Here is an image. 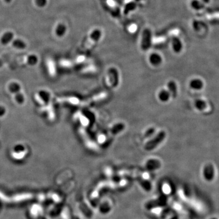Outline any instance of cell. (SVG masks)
I'll use <instances>...</instances> for the list:
<instances>
[{
	"mask_svg": "<svg viewBox=\"0 0 219 219\" xmlns=\"http://www.w3.org/2000/svg\"><path fill=\"white\" fill-rule=\"evenodd\" d=\"M166 136V134L164 131H160L155 138H153L152 140H150L145 144V148L148 150L155 149L159 144H160L164 139Z\"/></svg>",
	"mask_w": 219,
	"mask_h": 219,
	"instance_id": "1",
	"label": "cell"
},
{
	"mask_svg": "<svg viewBox=\"0 0 219 219\" xmlns=\"http://www.w3.org/2000/svg\"><path fill=\"white\" fill-rule=\"evenodd\" d=\"M203 175L206 181L210 183L213 181L215 178V169L214 166L211 163L206 164L203 168Z\"/></svg>",
	"mask_w": 219,
	"mask_h": 219,
	"instance_id": "2",
	"label": "cell"
},
{
	"mask_svg": "<svg viewBox=\"0 0 219 219\" xmlns=\"http://www.w3.org/2000/svg\"><path fill=\"white\" fill-rule=\"evenodd\" d=\"M152 43V34L149 29H145L142 34L141 46L142 50L147 51L150 47Z\"/></svg>",
	"mask_w": 219,
	"mask_h": 219,
	"instance_id": "3",
	"label": "cell"
},
{
	"mask_svg": "<svg viewBox=\"0 0 219 219\" xmlns=\"http://www.w3.org/2000/svg\"><path fill=\"white\" fill-rule=\"evenodd\" d=\"M102 36V32L99 29L94 30L90 34L89 38V42L88 44V47H91L96 43H97L100 39Z\"/></svg>",
	"mask_w": 219,
	"mask_h": 219,
	"instance_id": "4",
	"label": "cell"
},
{
	"mask_svg": "<svg viewBox=\"0 0 219 219\" xmlns=\"http://www.w3.org/2000/svg\"><path fill=\"white\" fill-rule=\"evenodd\" d=\"M108 76L110 77V81L111 82V85L113 87H116L119 82V75L118 71L113 68L108 71Z\"/></svg>",
	"mask_w": 219,
	"mask_h": 219,
	"instance_id": "5",
	"label": "cell"
},
{
	"mask_svg": "<svg viewBox=\"0 0 219 219\" xmlns=\"http://www.w3.org/2000/svg\"><path fill=\"white\" fill-rule=\"evenodd\" d=\"M106 4L114 15L118 16L119 14V7L115 0H106Z\"/></svg>",
	"mask_w": 219,
	"mask_h": 219,
	"instance_id": "6",
	"label": "cell"
},
{
	"mask_svg": "<svg viewBox=\"0 0 219 219\" xmlns=\"http://www.w3.org/2000/svg\"><path fill=\"white\" fill-rule=\"evenodd\" d=\"M172 46L174 51L176 53H179L181 51L183 48V44L180 39L175 36H173L172 38Z\"/></svg>",
	"mask_w": 219,
	"mask_h": 219,
	"instance_id": "7",
	"label": "cell"
},
{
	"mask_svg": "<svg viewBox=\"0 0 219 219\" xmlns=\"http://www.w3.org/2000/svg\"><path fill=\"white\" fill-rule=\"evenodd\" d=\"M137 4L134 0H126L124 7V13L127 14L130 11L134 10Z\"/></svg>",
	"mask_w": 219,
	"mask_h": 219,
	"instance_id": "8",
	"label": "cell"
},
{
	"mask_svg": "<svg viewBox=\"0 0 219 219\" xmlns=\"http://www.w3.org/2000/svg\"><path fill=\"white\" fill-rule=\"evenodd\" d=\"M149 61L150 64L153 66H158L162 62L161 57L157 53H152L149 56Z\"/></svg>",
	"mask_w": 219,
	"mask_h": 219,
	"instance_id": "9",
	"label": "cell"
},
{
	"mask_svg": "<svg viewBox=\"0 0 219 219\" xmlns=\"http://www.w3.org/2000/svg\"><path fill=\"white\" fill-rule=\"evenodd\" d=\"M189 86L192 89L195 90H200L203 87L204 84L202 80L199 79H195L190 82Z\"/></svg>",
	"mask_w": 219,
	"mask_h": 219,
	"instance_id": "10",
	"label": "cell"
},
{
	"mask_svg": "<svg viewBox=\"0 0 219 219\" xmlns=\"http://www.w3.org/2000/svg\"><path fill=\"white\" fill-rule=\"evenodd\" d=\"M168 91L169 92L171 96L173 97L174 98L176 97L177 94V86L175 82L174 81H169L168 84Z\"/></svg>",
	"mask_w": 219,
	"mask_h": 219,
	"instance_id": "11",
	"label": "cell"
},
{
	"mask_svg": "<svg viewBox=\"0 0 219 219\" xmlns=\"http://www.w3.org/2000/svg\"><path fill=\"white\" fill-rule=\"evenodd\" d=\"M125 128V126L124 124H122V123H119L117 124L116 125H115L110 130V133L111 135H116L118 133H119L120 132L123 131Z\"/></svg>",
	"mask_w": 219,
	"mask_h": 219,
	"instance_id": "12",
	"label": "cell"
},
{
	"mask_svg": "<svg viewBox=\"0 0 219 219\" xmlns=\"http://www.w3.org/2000/svg\"><path fill=\"white\" fill-rule=\"evenodd\" d=\"M171 97V94L168 90L163 89L158 94V98L161 102H167L169 100Z\"/></svg>",
	"mask_w": 219,
	"mask_h": 219,
	"instance_id": "13",
	"label": "cell"
},
{
	"mask_svg": "<svg viewBox=\"0 0 219 219\" xmlns=\"http://www.w3.org/2000/svg\"><path fill=\"white\" fill-rule=\"evenodd\" d=\"M13 37V34L12 32H7L4 34L1 37V43L4 44L9 43L12 41Z\"/></svg>",
	"mask_w": 219,
	"mask_h": 219,
	"instance_id": "14",
	"label": "cell"
},
{
	"mask_svg": "<svg viewBox=\"0 0 219 219\" xmlns=\"http://www.w3.org/2000/svg\"><path fill=\"white\" fill-rule=\"evenodd\" d=\"M66 31V27L64 24L60 23L56 28L55 33L58 37H62L65 35Z\"/></svg>",
	"mask_w": 219,
	"mask_h": 219,
	"instance_id": "15",
	"label": "cell"
},
{
	"mask_svg": "<svg viewBox=\"0 0 219 219\" xmlns=\"http://www.w3.org/2000/svg\"><path fill=\"white\" fill-rule=\"evenodd\" d=\"M191 6L194 9L196 10H202L205 7V4L203 2L199 0H192L191 2Z\"/></svg>",
	"mask_w": 219,
	"mask_h": 219,
	"instance_id": "16",
	"label": "cell"
},
{
	"mask_svg": "<svg viewBox=\"0 0 219 219\" xmlns=\"http://www.w3.org/2000/svg\"><path fill=\"white\" fill-rule=\"evenodd\" d=\"M195 107L199 111H203L206 107V102L202 99H197L195 101L194 103Z\"/></svg>",
	"mask_w": 219,
	"mask_h": 219,
	"instance_id": "17",
	"label": "cell"
},
{
	"mask_svg": "<svg viewBox=\"0 0 219 219\" xmlns=\"http://www.w3.org/2000/svg\"><path fill=\"white\" fill-rule=\"evenodd\" d=\"M47 68H48V71L49 73V74L52 76H55V73H56V70H55V65L54 63H53L52 61L49 60L47 62Z\"/></svg>",
	"mask_w": 219,
	"mask_h": 219,
	"instance_id": "18",
	"label": "cell"
},
{
	"mask_svg": "<svg viewBox=\"0 0 219 219\" xmlns=\"http://www.w3.org/2000/svg\"><path fill=\"white\" fill-rule=\"evenodd\" d=\"M65 101V102H69L70 103H71L73 104H79L80 103L79 99L76 97H69V98H65V99H58V101Z\"/></svg>",
	"mask_w": 219,
	"mask_h": 219,
	"instance_id": "19",
	"label": "cell"
},
{
	"mask_svg": "<svg viewBox=\"0 0 219 219\" xmlns=\"http://www.w3.org/2000/svg\"><path fill=\"white\" fill-rule=\"evenodd\" d=\"M12 44L15 47L20 48V49H23V48H25L26 47L25 43L21 40H14Z\"/></svg>",
	"mask_w": 219,
	"mask_h": 219,
	"instance_id": "20",
	"label": "cell"
},
{
	"mask_svg": "<svg viewBox=\"0 0 219 219\" xmlns=\"http://www.w3.org/2000/svg\"><path fill=\"white\" fill-rule=\"evenodd\" d=\"M47 111H48V115H49V119L51 120H53L54 119V110H53V108H52V105L51 104H50L49 105H48V107H47Z\"/></svg>",
	"mask_w": 219,
	"mask_h": 219,
	"instance_id": "21",
	"label": "cell"
},
{
	"mask_svg": "<svg viewBox=\"0 0 219 219\" xmlns=\"http://www.w3.org/2000/svg\"><path fill=\"white\" fill-rule=\"evenodd\" d=\"M35 2L39 7H43L47 4V0H35Z\"/></svg>",
	"mask_w": 219,
	"mask_h": 219,
	"instance_id": "22",
	"label": "cell"
},
{
	"mask_svg": "<svg viewBox=\"0 0 219 219\" xmlns=\"http://www.w3.org/2000/svg\"><path fill=\"white\" fill-rule=\"evenodd\" d=\"M128 30L131 32V33H134V32H136L137 31V26L135 24H131L129 28H128Z\"/></svg>",
	"mask_w": 219,
	"mask_h": 219,
	"instance_id": "23",
	"label": "cell"
},
{
	"mask_svg": "<svg viewBox=\"0 0 219 219\" xmlns=\"http://www.w3.org/2000/svg\"><path fill=\"white\" fill-rule=\"evenodd\" d=\"M36 99L39 102V103H40V104L42 105H43L44 104V102L43 100V99L41 98V97L40 96H39L38 94H36Z\"/></svg>",
	"mask_w": 219,
	"mask_h": 219,
	"instance_id": "24",
	"label": "cell"
},
{
	"mask_svg": "<svg viewBox=\"0 0 219 219\" xmlns=\"http://www.w3.org/2000/svg\"><path fill=\"white\" fill-rule=\"evenodd\" d=\"M202 2H204V3H208V2H210V0H202Z\"/></svg>",
	"mask_w": 219,
	"mask_h": 219,
	"instance_id": "25",
	"label": "cell"
},
{
	"mask_svg": "<svg viewBox=\"0 0 219 219\" xmlns=\"http://www.w3.org/2000/svg\"><path fill=\"white\" fill-rule=\"evenodd\" d=\"M4 1L6 2H7V3H9V2H10L12 1V0H4Z\"/></svg>",
	"mask_w": 219,
	"mask_h": 219,
	"instance_id": "26",
	"label": "cell"
},
{
	"mask_svg": "<svg viewBox=\"0 0 219 219\" xmlns=\"http://www.w3.org/2000/svg\"><path fill=\"white\" fill-rule=\"evenodd\" d=\"M217 219V218H216V217H213V218H212V219Z\"/></svg>",
	"mask_w": 219,
	"mask_h": 219,
	"instance_id": "27",
	"label": "cell"
}]
</instances>
